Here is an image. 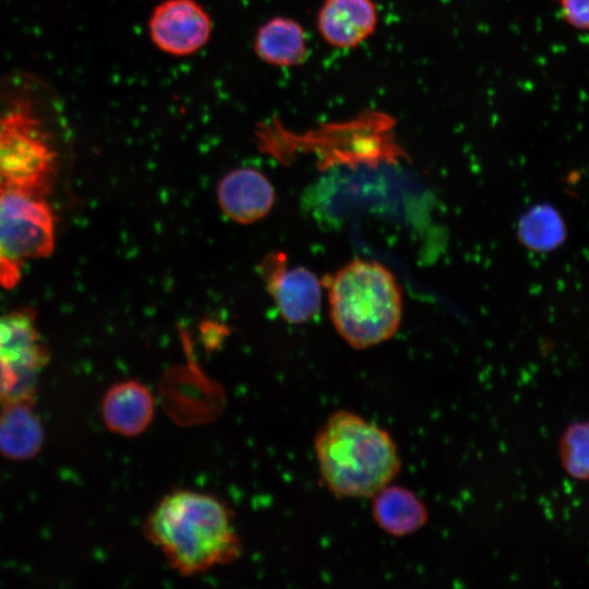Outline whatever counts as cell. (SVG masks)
<instances>
[{"instance_id":"7","label":"cell","mask_w":589,"mask_h":589,"mask_svg":"<svg viewBox=\"0 0 589 589\" xmlns=\"http://www.w3.org/2000/svg\"><path fill=\"white\" fill-rule=\"evenodd\" d=\"M147 29L158 50L172 57H187L207 45L213 22L195 0H163L154 7Z\"/></svg>"},{"instance_id":"9","label":"cell","mask_w":589,"mask_h":589,"mask_svg":"<svg viewBox=\"0 0 589 589\" xmlns=\"http://www.w3.org/2000/svg\"><path fill=\"white\" fill-rule=\"evenodd\" d=\"M261 268L267 290L284 320L301 324L320 312L322 284L313 272L303 266L288 268L283 254L267 256Z\"/></svg>"},{"instance_id":"13","label":"cell","mask_w":589,"mask_h":589,"mask_svg":"<svg viewBox=\"0 0 589 589\" xmlns=\"http://www.w3.org/2000/svg\"><path fill=\"white\" fill-rule=\"evenodd\" d=\"M372 517L380 529L400 538L416 533L429 520L426 505L414 492L400 485H385L372 496Z\"/></svg>"},{"instance_id":"4","label":"cell","mask_w":589,"mask_h":589,"mask_svg":"<svg viewBox=\"0 0 589 589\" xmlns=\"http://www.w3.org/2000/svg\"><path fill=\"white\" fill-rule=\"evenodd\" d=\"M329 314L347 344L365 349L392 338L402 316L394 274L377 262L354 260L329 278Z\"/></svg>"},{"instance_id":"12","label":"cell","mask_w":589,"mask_h":589,"mask_svg":"<svg viewBox=\"0 0 589 589\" xmlns=\"http://www.w3.org/2000/svg\"><path fill=\"white\" fill-rule=\"evenodd\" d=\"M155 399L143 383L129 380L111 386L101 402L106 426L123 436H136L152 423Z\"/></svg>"},{"instance_id":"8","label":"cell","mask_w":589,"mask_h":589,"mask_svg":"<svg viewBox=\"0 0 589 589\" xmlns=\"http://www.w3.org/2000/svg\"><path fill=\"white\" fill-rule=\"evenodd\" d=\"M325 134L337 143L334 165L375 167L381 163H395L405 156L392 135L390 119L378 113L328 127Z\"/></svg>"},{"instance_id":"15","label":"cell","mask_w":589,"mask_h":589,"mask_svg":"<svg viewBox=\"0 0 589 589\" xmlns=\"http://www.w3.org/2000/svg\"><path fill=\"white\" fill-rule=\"evenodd\" d=\"M33 400L2 405L0 454L12 460L33 458L44 443V429L33 409Z\"/></svg>"},{"instance_id":"3","label":"cell","mask_w":589,"mask_h":589,"mask_svg":"<svg viewBox=\"0 0 589 589\" xmlns=\"http://www.w3.org/2000/svg\"><path fill=\"white\" fill-rule=\"evenodd\" d=\"M314 450L322 481L338 498L372 497L401 468L390 434L347 410L334 412L318 429Z\"/></svg>"},{"instance_id":"6","label":"cell","mask_w":589,"mask_h":589,"mask_svg":"<svg viewBox=\"0 0 589 589\" xmlns=\"http://www.w3.org/2000/svg\"><path fill=\"white\" fill-rule=\"evenodd\" d=\"M48 359L32 310L0 314V405L33 400Z\"/></svg>"},{"instance_id":"1","label":"cell","mask_w":589,"mask_h":589,"mask_svg":"<svg viewBox=\"0 0 589 589\" xmlns=\"http://www.w3.org/2000/svg\"><path fill=\"white\" fill-rule=\"evenodd\" d=\"M68 144L65 105L55 87L22 70L0 74V192L45 197Z\"/></svg>"},{"instance_id":"11","label":"cell","mask_w":589,"mask_h":589,"mask_svg":"<svg viewBox=\"0 0 589 589\" xmlns=\"http://www.w3.org/2000/svg\"><path fill=\"white\" fill-rule=\"evenodd\" d=\"M378 23L373 0H324L317 13V31L330 46L352 49L368 39Z\"/></svg>"},{"instance_id":"17","label":"cell","mask_w":589,"mask_h":589,"mask_svg":"<svg viewBox=\"0 0 589 589\" xmlns=\"http://www.w3.org/2000/svg\"><path fill=\"white\" fill-rule=\"evenodd\" d=\"M588 422L570 423L562 433L558 442L560 460L565 472L579 481L589 476Z\"/></svg>"},{"instance_id":"18","label":"cell","mask_w":589,"mask_h":589,"mask_svg":"<svg viewBox=\"0 0 589 589\" xmlns=\"http://www.w3.org/2000/svg\"><path fill=\"white\" fill-rule=\"evenodd\" d=\"M564 20L575 29L587 31L589 0H560Z\"/></svg>"},{"instance_id":"2","label":"cell","mask_w":589,"mask_h":589,"mask_svg":"<svg viewBox=\"0 0 589 589\" xmlns=\"http://www.w3.org/2000/svg\"><path fill=\"white\" fill-rule=\"evenodd\" d=\"M143 532L182 576L229 564L242 553L231 509L216 496L192 490L167 494L145 520Z\"/></svg>"},{"instance_id":"10","label":"cell","mask_w":589,"mask_h":589,"mask_svg":"<svg viewBox=\"0 0 589 589\" xmlns=\"http://www.w3.org/2000/svg\"><path fill=\"white\" fill-rule=\"evenodd\" d=\"M217 201L223 213L239 224L264 218L275 202L271 181L261 171L238 168L225 175L217 187Z\"/></svg>"},{"instance_id":"5","label":"cell","mask_w":589,"mask_h":589,"mask_svg":"<svg viewBox=\"0 0 589 589\" xmlns=\"http://www.w3.org/2000/svg\"><path fill=\"white\" fill-rule=\"evenodd\" d=\"M56 242V217L45 197L0 192V287L14 288L23 267L48 257Z\"/></svg>"},{"instance_id":"14","label":"cell","mask_w":589,"mask_h":589,"mask_svg":"<svg viewBox=\"0 0 589 589\" xmlns=\"http://www.w3.org/2000/svg\"><path fill=\"white\" fill-rule=\"evenodd\" d=\"M254 51L259 59L272 67L300 65L308 57L305 31L291 17L275 16L257 29Z\"/></svg>"},{"instance_id":"16","label":"cell","mask_w":589,"mask_h":589,"mask_svg":"<svg viewBox=\"0 0 589 589\" xmlns=\"http://www.w3.org/2000/svg\"><path fill=\"white\" fill-rule=\"evenodd\" d=\"M519 240L530 250L549 251L558 247L566 237L561 215L550 205H537L518 224Z\"/></svg>"}]
</instances>
